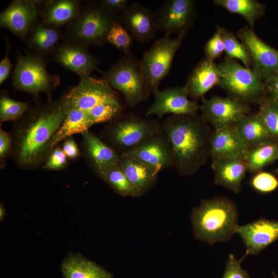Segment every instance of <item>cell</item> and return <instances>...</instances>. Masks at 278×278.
Instances as JSON below:
<instances>
[{
  "label": "cell",
  "instance_id": "7dc6e473",
  "mask_svg": "<svg viewBox=\"0 0 278 278\" xmlns=\"http://www.w3.org/2000/svg\"><path fill=\"white\" fill-rule=\"evenodd\" d=\"M6 214V210L3 203L0 205V221H2L4 218Z\"/></svg>",
  "mask_w": 278,
  "mask_h": 278
},
{
  "label": "cell",
  "instance_id": "60d3db41",
  "mask_svg": "<svg viewBox=\"0 0 278 278\" xmlns=\"http://www.w3.org/2000/svg\"><path fill=\"white\" fill-rule=\"evenodd\" d=\"M224 51L222 38L220 30L217 27L216 31L204 45L205 57L214 61V59L219 57Z\"/></svg>",
  "mask_w": 278,
  "mask_h": 278
},
{
  "label": "cell",
  "instance_id": "8992f818",
  "mask_svg": "<svg viewBox=\"0 0 278 278\" xmlns=\"http://www.w3.org/2000/svg\"><path fill=\"white\" fill-rule=\"evenodd\" d=\"M119 19V16L105 10L98 2L87 1L79 16L65 26L63 39L88 47H102L107 43L109 31Z\"/></svg>",
  "mask_w": 278,
  "mask_h": 278
},
{
  "label": "cell",
  "instance_id": "8d00e7d4",
  "mask_svg": "<svg viewBox=\"0 0 278 278\" xmlns=\"http://www.w3.org/2000/svg\"><path fill=\"white\" fill-rule=\"evenodd\" d=\"M133 39L122 25L120 19L116 21L109 31L106 42L124 53L130 52Z\"/></svg>",
  "mask_w": 278,
  "mask_h": 278
},
{
  "label": "cell",
  "instance_id": "ab89813d",
  "mask_svg": "<svg viewBox=\"0 0 278 278\" xmlns=\"http://www.w3.org/2000/svg\"><path fill=\"white\" fill-rule=\"evenodd\" d=\"M247 255L248 253L246 252L240 259H237L234 254H230L222 278H251L248 271L241 267V262Z\"/></svg>",
  "mask_w": 278,
  "mask_h": 278
},
{
  "label": "cell",
  "instance_id": "9c48e42d",
  "mask_svg": "<svg viewBox=\"0 0 278 278\" xmlns=\"http://www.w3.org/2000/svg\"><path fill=\"white\" fill-rule=\"evenodd\" d=\"M183 36L170 39L164 36L154 41L140 61L141 70L151 92L159 89L162 80L169 73L172 61L181 46Z\"/></svg>",
  "mask_w": 278,
  "mask_h": 278
},
{
  "label": "cell",
  "instance_id": "7c38bea8",
  "mask_svg": "<svg viewBox=\"0 0 278 278\" xmlns=\"http://www.w3.org/2000/svg\"><path fill=\"white\" fill-rule=\"evenodd\" d=\"M88 47L63 39L55 47L50 59L82 80L91 77L93 71L100 72L101 61L89 51Z\"/></svg>",
  "mask_w": 278,
  "mask_h": 278
},
{
  "label": "cell",
  "instance_id": "ee69618b",
  "mask_svg": "<svg viewBox=\"0 0 278 278\" xmlns=\"http://www.w3.org/2000/svg\"><path fill=\"white\" fill-rule=\"evenodd\" d=\"M100 5L108 12L117 16L128 7V0H100L98 1Z\"/></svg>",
  "mask_w": 278,
  "mask_h": 278
},
{
  "label": "cell",
  "instance_id": "3957f363",
  "mask_svg": "<svg viewBox=\"0 0 278 278\" xmlns=\"http://www.w3.org/2000/svg\"><path fill=\"white\" fill-rule=\"evenodd\" d=\"M238 215L236 205L226 197L202 200L190 215L195 238L210 245L230 240L236 233Z\"/></svg>",
  "mask_w": 278,
  "mask_h": 278
},
{
  "label": "cell",
  "instance_id": "e0dca14e",
  "mask_svg": "<svg viewBox=\"0 0 278 278\" xmlns=\"http://www.w3.org/2000/svg\"><path fill=\"white\" fill-rule=\"evenodd\" d=\"M40 18L33 0H13L0 13V27L10 31L23 42L32 26Z\"/></svg>",
  "mask_w": 278,
  "mask_h": 278
},
{
  "label": "cell",
  "instance_id": "ba28073f",
  "mask_svg": "<svg viewBox=\"0 0 278 278\" xmlns=\"http://www.w3.org/2000/svg\"><path fill=\"white\" fill-rule=\"evenodd\" d=\"M217 67L221 77L217 85L229 97L245 104L259 103L266 95L264 83L252 68L241 65L234 59L227 58Z\"/></svg>",
  "mask_w": 278,
  "mask_h": 278
},
{
  "label": "cell",
  "instance_id": "83f0119b",
  "mask_svg": "<svg viewBox=\"0 0 278 278\" xmlns=\"http://www.w3.org/2000/svg\"><path fill=\"white\" fill-rule=\"evenodd\" d=\"M234 125L249 148L263 144L277 142L269 132L258 112L246 115Z\"/></svg>",
  "mask_w": 278,
  "mask_h": 278
},
{
  "label": "cell",
  "instance_id": "52a82bcc",
  "mask_svg": "<svg viewBox=\"0 0 278 278\" xmlns=\"http://www.w3.org/2000/svg\"><path fill=\"white\" fill-rule=\"evenodd\" d=\"M102 79L120 92L126 103L133 108L148 99L151 92L142 74L140 61L130 52L124 53L117 62L105 71H100Z\"/></svg>",
  "mask_w": 278,
  "mask_h": 278
},
{
  "label": "cell",
  "instance_id": "4316f807",
  "mask_svg": "<svg viewBox=\"0 0 278 278\" xmlns=\"http://www.w3.org/2000/svg\"><path fill=\"white\" fill-rule=\"evenodd\" d=\"M120 157L119 164L130 182L141 195L146 193L155 184L159 171L132 157Z\"/></svg>",
  "mask_w": 278,
  "mask_h": 278
},
{
  "label": "cell",
  "instance_id": "4dcf8cb0",
  "mask_svg": "<svg viewBox=\"0 0 278 278\" xmlns=\"http://www.w3.org/2000/svg\"><path fill=\"white\" fill-rule=\"evenodd\" d=\"M213 3L230 12L242 16L252 30L256 20L262 17L265 12L264 4L256 0H214Z\"/></svg>",
  "mask_w": 278,
  "mask_h": 278
},
{
  "label": "cell",
  "instance_id": "d4e9b609",
  "mask_svg": "<svg viewBox=\"0 0 278 278\" xmlns=\"http://www.w3.org/2000/svg\"><path fill=\"white\" fill-rule=\"evenodd\" d=\"M83 7L79 0H48L40 11V18L48 24L61 28L77 19Z\"/></svg>",
  "mask_w": 278,
  "mask_h": 278
},
{
  "label": "cell",
  "instance_id": "30bf717a",
  "mask_svg": "<svg viewBox=\"0 0 278 278\" xmlns=\"http://www.w3.org/2000/svg\"><path fill=\"white\" fill-rule=\"evenodd\" d=\"M250 58L252 70L264 83L278 77V50L257 36L250 27L237 32Z\"/></svg>",
  "mask_w": 278,
  "mask_h": 278
},
{
  "label": "cell",
  "instance_id": "f35d334b",
  "mask_svg": "<svg viewBox=\"0 0 278 278\" xmlns=\"http://www.w3.org/2000/svg\"><path fill=\"white\" fill-rule=\"evenodd\" d=\"M68 165V160L61 147L57 145L42 166L43 169L53 171L63 170Z\"/></svg>",
  "mask_w": 278,
  "mask_h": 278
},
{
  "label": "cell",
  "instance_id": "ffe728a7",
  "mask_svg": "<svg viewBox=\"0 0 278 278\" xmlns=\"http://www.w3.org/2000/svg\"><path fill=\"white\" fill-rule=\"evenodd\" d=\"M81 153L93 172L100 179L108 165L118 163L120 155L89 130L81 134Z\"/></svg>",
  "mask_w": 278,
  "mask_h": 278
},
{
  "label": "cell",
  "instance_id": "c3c4849f",
  "mask_svg": "<svg viewBox=\"0 0 278 278\" xmlns=\"http://www.w3.org/2000/svg\"><path fill=\"white\" fill-rule=\"evenodd\" d=\"M273 171L274 173L278 175V168H277L276 169H274Z\"/></svg>",
  "mask_w": 278,
  "mask_h": 278
},
{
  "label": "cell",
  "instance_id": "e575fe53",
  "mask_svg": "<svg viewBox=\"0 0 278 278\" xmlns=\"http://www.w3.org/2000/svg\"><path fill=\"white\" fill-rule=\"evenodd\" d=\"M220 30L224 44L226 58L240 60L244 66L250 68L251 63L247 50L241 42L230 31L224 27L217 26Z\"/></svg>",
  "mask_w": 278,
  "mask_h": 278
},
{
  "label": "cell",
  "instance_id": "6da1fadb",
  "mask_svg": "<svg viewBox=\"0 0 278 278\" xmlns=\"http://www.w3.org/2000/svg\"><path fill=\"white\" fill-rule=\"evenodd\" d=\"M67 109L64 94L57 100L36 102L13 122L9 132L12 142L10 157L19 168L34 170L43 165L54 148V138Z\"/></svg>",
  "mask_w": 278,
  "mask_h": 278
},
{
  "label": "cell",
  "instance_id": "cb8c5ba5",
  "mask_svg": "<svg viewBox=\"0 0 278 278\" xmlns=\"http://www.w3.org/2000/svg\"><path fill=\"white\" fill-rule=\"evenodd\" d=\"M221 77L217 64L205 57L193 68L185 85L188 96L194 101L201 98Z\"/></svg>",
  "mask_w": 278,
  "mask_h": 278
},
{
  "label": "cell",
  "instance_id": "603a6c76",
  "mask_svg": "<svg viewBox=\"0 0 278 278\" xmlns=\"http://www.w3.org/2000/svg\"><path fill=\"white\" fill-rule=\"evenodd\" d=\"M248 149L234 125L215 129L212 133L210 144L212 158L244 159Z\"/></svg>",
  "mask_w": 278,
  "mask_h": 278
},
{
  "label": "cell",
  "instance_id": "681fc988",
  "mask_svg": "<svg viewBox=\"0 0 278 278\" xmlns=\"http://www.w3.org/2000/svg\"><path fill=\"white\" fill-rule=\"evenodd\" d=\"M272 275H273L274 278H278L276 274L273 271L272 272Z\"/></svg>",
  "mask_w": 278,
  "mask_h": 278
},
{
  "label": "cell",
  "instance_id": "5b68a950",
  "mask_svg": "<svg viewBox=\"0 0 278 278\" xmlns=\"http://www.w3.org/2000/svg\"><path fill=\"white\" fill-rule=\"evenodd\" d=\"M161 130L157 119L122 113L102 129L99 138L120 156Z\"/></svg>",
  "mask_w": 278,
  "mask_h": 278
},
{
  "label": "cell",
  "instance_id": "9a60e30c",
  "mask_svg": "<svg viewBox=\"0 0 278 278\" xmlns=\"http://www.w3.org/2000/svg\"><path fill=\"white\" fill-rule=\"evenodd\" d=\"M152 93L154 101L148 108L146 116L154 114L160 119L167 113L194 115L200 109L196 101L188 99L185 85L167 88L163 91L158 89Z\"/></svg>",
  "mask_w": 278,
  "mask_h": 278
},
{
  "label": "cell",
  "instance_id": "277c9868",
  "mask_svg": "<svg viewBox=\"0 0 278 278\" xmlns=\"http://www.w3.org/2000/svg\"><path fill=\"white\" fill-rule=\"evenodd\" d=\"M16 62L11 75V86L15 91H21L32 96L39 102L40 94H45L47 101L52 100L53 93L60 83V77L48 73L46 66L49 58L28 50L22 54L16 51Z\"/></svg>",
  "mask_w": 278,
  "mask_h": 278
},
{
  "label": "cell",
  "instance_id": "836d02e7",
  "mask_svg": "<svg viewBox=\"0 0 278 278\" xmlns=\"http://www.w3.org/2000/svg\"><path fill=\"white\" fill-rule=\"evenodd\" d=\"M30 102L20 101L11 98L8 92L2 89L0 93V124L20 118L28 109Z\"/></svg>",
  "mask_w": 278,
  "mask_h": 278
},
{
  "label": "cell",
  "instance_id": "d590c367",
  "mask_svg": "<svg viewBox=\"0 0 278 278\" xmlns=\"http://www.w3.org/2000/svg\"><path fill=\"white\" fill-rule=\"evenodd\" d=\"M258 114L269 132L278 142V102L266 95L259 102Z\"/></svg>",
  "mask_w": 278,
  "mask_h": 278
},
{
  "label": "cell",
  "instance_id": "d6986e66",
  "mask_svg": "<svg viewBox=\"0 0 278 278\" xmlns=\"http://www.w3.org/2000/svg\"><path fill=\"white\" fill-rule=\"evenodd\" d=\"M248 254L256 255L269 245L278 240V220L260 218L236 230Z\"/></svg>",
  "mask_w": 278,
  "mask_h": 278
},
{
  "label": "cell",
  "instance_id": "7a4b0ae2",
  "mask_svg": "<svg viewBox=\"0 0 278 278\" xmlns=\"http://www.w3.org/2000/svg\"><path fill=\"white\" fill-rule=\"evenodd\" d=\"M161 126L172 147L178 172L184 176L196 172L210 155L212 133L207 123L197 115L172 114Z\"/></svg>",
  "mask_w": 278,
  "mask_h": 278
},
{
  "label": "cell",
  "instance_id": "44dd1931",
  "mask_svg": "<svg viewBox=\"0 0 278 278\" xmlns=\"http://www.w3.org/2000/svg\"><path fill=\"white\" fill-rule=\"evenodd\" d=\"M63 39L61 28L48 24L39 18L28 31L24 42L28 51L47 58Z\"/></svg>",
  "mask_w": 278,
  "mask_h": 278
},
{
  "label": "cell",
  "instance_id": "bcb514c9",
  "mask_svg": "<svg viewBox=\"0 0 278 278\" xmlns=\"http://www.w3.org/2000/svg\"><path fill=\"white\" fill-rule=\"evenodd\" d=\"M266 95L278 102V77L264 83Z\"/></svg>",
  "mask_w": 278,
  "mask_h": 278
},
{
  "label": "cell",
  "instance_id": "2e32d148",
  "mask_svg": "<svg viewBox=\"0 0 278 278\" xmlns=\"http://www.w3.org/2000/svg\"><path fill=\"white\" fill-rule=\"evenodd\" d=\"M121 155L134 158L159 171L175 166L172 147L162 130L154 133Z\"/></svg>",
  "mask_w": 278,
  "mask_h": 278
},
{
  "label": "cell",
  "instance_id": "74e56055",
  "mask_svg": "<svg viewBox=\"0 0 278 278\" xmlns=\"http://www.w3.org/2000/svg\"><path fill=\"white\" fill-rule=\"evenodd\" d=\"M250 184L259 193H269L278 187V180L270 172L259 171L252 178Z\"/></svg>",
  "mask_w": 278,
  "mask_h": 278
},
{
  "label": "cell",
  "instance_id": "f546056e",
  "mask_svg": "<svg viewBox=\"0 0 278 278\" xmlns=\"http://www.w3.org/2000/svg\"><path fill=\"white\" fill-rule=\"evenodd\" d=\"M68 107L65 117L53 140L54 148L59 143L76 134H81L90 128L87 114Z\"/></svg>",
  "mask_w": 278,
  "mask_h": 278
},
{
  "label": "cell",
  "instance_id": "f1b7e54d",
  "mask_svg": "<svg viewBox=\"0 0 278 278\" xmlns=\"http://www.w3.org/2000/svg\"><path fill=\"white\" fill-rule=\"evenodd\" d=\"M244 159L248 171L258 172L278 160V142L265 143L249 148Z\"/></svg>",
  "mask_w": 278,
  "mask_h": 278
},
{
  "label": "cell",
  "instance_id": "4fadbf2b",
  "mask_svg": "<svg viewBox=\"0 0 278 278\" xmlns=\"http://www.w3.org/2000/svg\"><path fill=\"white\" fill-rule=\"evenodd\" d=\"M201 98V117L215 129L235 124L250 110L246 104L230 97Z\"/></svg>",
  "mask_w": 278,
  "mask_h": 278
},
{
  "label": "cell",
  "instance_id": "d6a6232c",
  "mask_svg": "<svg viewBox=\"0 0 278 278\" xmlns=\"http://www.w3.org/2000/svg\"><path fill=\"white\" fill-rule=\"evenodd\" d=\"M123 110V107L118 97L102 102L87 113L90 127L109 122L121 115Z\"/></svg>",
  "mask_w": 278,
  "mask_h": 278
},
{
  "label": "cell",
  "instance_id": "5bb4252c",
  "mask_svg": "<svg viewBox=\"0 0 278 278\" xmlns=\"http://www.w3.org/2000/svg\"><path fill=\"white\" fill-rule=\"evenodd\" d=\"M65 95L68 107L86 114L100 103L118 97L114 90L103 79L91 76L80 80Z\"/></svg>",
  "mask_w": 278,
  "mask_h": 278
},
{
  "label": "cell",
  "instance_id": "7bdbcfd3",
  "mask_svg": "<svg viewBox=\"0 0 278 278\" xmlns=\"http://www.w3.org/2000/svg\"><path fill=\"white\" fill-rule=\"evenodd\" d=\"M4 38L6 42V48L5 56L0 62V85H2L9 77L10 72L13 66L9 58L11 46L8 37L4 35Z\"/></svg>",
  "mask_w": 278,
  "mask_h": 278
},
{
  "label": "cell",
  "instance_id": "b9f144b4",
  "mask_svg": "<svg viewBox=\"0 0 278 278\" xmlns=\"http://www.w3.org/2000/svg\"><path fill=\"white\" fill-rule=\"evenodd\" d=\"M12 149V139L9 132L0 129V167L4 169L8 157H10Z\"/></svg>",
  "mask_w": 278,
  "mask_h": 278
},
{
  "label": "cell",
  "instance_id": "7402d4cb",
  "mask_svg": "<svg viewBox=\"0 0 278 278\" xmlns=\"http://www.w3.org/2000/svg\"><path fill=\"white\" fill-rule=\"evenodd\" d=\"M212 167L214 171V183L236 194L241 188V183L248 171L244 159L212 157Z\"/></svg>",
  "mask_w": 278,
  "mask_h": 278
},
{
  "label": "cell",
  "instance_id": "8fae6325",
  "mask_svg": "<svg viewBox=\"0 0 278 278\" xmlns=\"http://www.w3.org/2000/svg\"><path fill=\"white\" fill-rule=\"evenodd\" d=\"M160 30L169 37L172 34L183 36L193 26L196 17L193 0H167L154 13Z\"/></svg>",
  "mask_w": 278,
  "mask_h": 278
},
{
  "label": "cell",
  "instance_id": "f6af8a7d",
  "mask_svg": "<svg viewBox=\"0 0 278 278\" xmlns=\"http://www.w3.org/2000/svg\"><path fill=\"white\" fill-rule=\"evenodd\" d=\"M61 147L68 160H76L81 155L80 150L73 136L64 140Z\"/></svg>",
  "mask_w": 278,
  "mask_h": 278
},
{
  "label": "cell",
  "instance_id": "484cf974",
  "mask_svg": "<svg viewBox=\"0 0 278 278\" xmlns=\"http://www.w3.org/2000/svg\"><path fill=\"white\" fill-rule=\"evenodd\" d=\"M63 278H113V274L78 253H70L61 265Z\"/></svg>",
  "mask_w": 278,
  "mask_h": 278
},
{
  "label": "cell",
  "instance_id": "1f68e13d",
  "mask_svg": "<svg viewBox=\"0 0 278 278\" xmlns=\"http://www.w3.org/2000/svg\"><path fill=\"white\" fill-rule=\"evenodd\" d=\"M101 180L122 197L141 196L127 177L119 163L107 166L102 171Z\"/></svg>",
  "mask_w": 278,
  "mask_h": 278
},
{
  "label": "cell",
  "instance_id": "ac0fdd59",
  "mask_svg": "<svg viewBox=\"0 0 278 278\" xmlns=\"http://www.w3.org/2000/svg\"><path fill=\"white\" fill-rule=\"evenodd\" d=\"M119 18L122 25L133 40L141 43L152 40L158 30L154 13L138 2L129 4Z\"/></svg>",
  "mask_w": 278,
  "mask_h": 278
}]
</instances>
